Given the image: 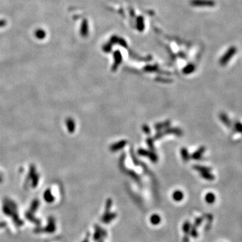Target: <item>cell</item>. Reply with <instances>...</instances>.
I'll list each match as a JSON object with an SVG mask.
<instances>
[{"label":"cell","instance_id":"6da1fadb","mask_svg":"<svg viewBox=\"0 0 242 242\" xmlns=\"http://www.w3.org/2000/svg\"><path fill=\"white\" fill-rule=\"evenodd\" d=\"M237 51L236 48L235 47H231L229 48L228 50H227V52L225 53L222 56V57L219 60V63L222 66H224L227 64L229 61L231 60V59L234 56L235 52Z\"/></svg>","mask_w":242,"mask_h":242},{"label":"cell","instance_id":"7a4b0ae2","mask_svg":"<svg viewBox=\"0 0 242 242\" xmlns=\"http://www.w3.org/2000/svg\"><path fill=\"white\" fill-rule=\"evenodd\" d=\"M190 4L194 7H214L215 2L213 0H191Z\"/></svg>","mask_w":242,"mask_h":242},{"label":"cell","instance_id":"3957f363","mask_svg":"<svg viewBox=\"0 0 242 242\" xmlns=\"http://www.w3.org/2000/svg\"><path fill=\"white\" fill-rule=\"evenodd\" d=\"M138 153H139V154L142 155V156L148 157L153 162H157V155L152 151H147V150H145V149H141L138 151Z\"/></svg>","mask_w":242,"mask_h":242},{"label":"cell","instance_id":"277c9868","mask_svg":"<svg viewBox=\"0 0 242 242\" xmlns=\"http://www.w3.org/2000/svg\"><path fill=\"white\" fill-rule=\"evenodd\" d=\"M114 63L113 66H112V71H115L117 70L118 67L119 66V65L121 64V63L122 62V55H121V53L120 51H116L114 52Z\"/></svg>","mask_w":242,"mask_h":242},{"label":"cell","instance_id":"5b68a950","mask_svg":"<svg viewBox=\"0 0 242 242\" xmlns=\"http://www.w3.org/2000/svg\"><path fill=\"white\" fill-rule=\"evenodd\" d=\"M168 132H169V133H174L176 134V135H179V136L182 134V131H181V130L179 129H171L165 130V131H163V132H159V133L157 134V136H155V138L156 139L160 138L163 134L168 133Z\"/></svg>","mask_w":242,"mask_h":242},{"label":"cell","instance_id":"8992f818","mask_svg":"<svg viewBox=\"0 0 242 242\" xmlns=\"http://www.w3.org/2000/svg\"><path fill=\"white\" fill-rule=\"evenodd\" d=\"M219 119L221 121H222V123H223L225 125L227 126V127H231L232 123H231V121H230V119H229L228 116H227L225 113H224V112L221 113L219 114Z\"/></svg>","mask_w":242,"mask_h":242},{"label":"cell","instance_id":"52a82bcc","mask_svg":"<svg viewBox=\"0 0 242 242\" xmlns=\"http://www.w3.org/2000/svg\"><path fill=\"white\" fill-rule=\"evenodd\" d=\"M127 145V141L125 140L121 141L116 143L113 144L112 146L110 147V150L112 151H117L119 149H121L123 148L125 145Z\"/></svg>","mask_w":242,"mask_h":242},{"label":"cell","instance_id":"ba28073f","mask_svg":"<svg viewBox=\"0 0 242 242\" xmlns=\"http://www.w3.org/2000/svg\"><path fill=\"white\" fill-rule=\"evenodd\" d=\"M205 147H201L198 149V150L193 153L192 155V157L194 159H201L202 156H203V154L205 153Z\"/></svg>","mask_w":242,"mask_h":242},{"label":"cell","instance_id":"9c48e42d","mask_svg":"<svg viewBox=\"0 0 242 242\" xmlns=\"http://www.w3.org/2000/svg\"><path fill=\"white\" fill-rule=\"evenodd\" d=\"M80 34L82 37H87L88 34V24L87 20H84L81 24Z\"/></svg>","mask_w":242,"mask_h":242},{"label":"cell","instance_id":"30bf717a","mask_svg":"<svg viewBox=\"0 0 242 242\" xmlns=\"http://www.w3.org/2000/svg\"><path fill=\"white\" fill-rule=\"evenodd\" d=\"M194 168L196 170H197V171L201 172V173H203V172L211 171V168H209V167H206V166L196 165L194 166Z\"/></svg>","mask_w":242,"mask_h":242},{"label":"cell","instance_id":"8fae6325","mask_svg":"<svg viewBox=\"0 0 242 242\" xmlns=\"http://www.w3.org/2000/svg\"><path fill=\"white\" fill-rule=\"evenodd\" d=\"M195 70V66L193 64H189L184 67V69H183V72L185 74H190V73H192Z\"/></svg>","mask_w":242,"mask_h":242},{"label":"cell","instance_id":"7c38bea8","mask_svg":"<svg viewBox=\"0 0 242 242\" xmlns=\"http://www.w3.org/2000/svg\"><path fill=\"white\" fill-rule=\"evenodd\" d=\"M111 41H112V43L119 44L120 45L123 46V47H124V46L126 47V45H127V44H126V42H125V40L121 39V38H118V37H112V39H111Z\"/></svg>","mask_w":242,"mask_h":242},{"label":"cell","instance_id":"4fadbf2b","mask_svg":"<svg viewBox=\"0 0 242 242\" xmlns=\"http://www.w3.org/2000/svg\"><path fill=\"white\" fill-rule=\"evenodd\" d=\"M201 175L204 179L207 180H213L214 179V176L210 172H203V173H201Z\"/></svg>","mask_w":242,"mask_h":242},{"label":"cell","instance_id":"5bb4252c","mask_svg":"<svg viewBox=\"0 0 242 242\" xmlns=\"http://www.w3.org/2000/svg\"><path fill=\"white\" fill-rule=\"evenodd\" d=\"M35 36L37 39H45L46 37V33L43 30H41V29H39V30H36L35 32Z\"/></svg>","mask_w":242,"mask_h":242},{"label":"cell","instance_id":"9a60e30c","mask_svg":"<svg viewBox=\"0 0 242 242\" xmlns=\"http://www.w3.org/2000/svg\"><path fill=\"white\" fill-rule=\"evenodd\" d=\"M181 155H182V159H184V161H187L189 159V153L188 150L186 148H182L181 149Z\"/></svg>","mask_w":242,"mask_h":242},{"label":"cell","instance_id":"2e32d148","mask_svg":"<svg viewBox=\"0 0 242 242\" xmlns=\"http://www.w3.org/2000/svg\"><path fill=\"white\" fill-rule=\"evenodd\" d=\"M137 28L140 31H142L143 30V29L145 28V23H144V20H143V18H142V17H140V18H139L137 19Z\"/></svg>","mask_w":242,"mask_h":242},{"label":"cell","instance_id":"e0dca14e","mask_svg":"<svg viewBox=\"0 0 242 242\" xmlns=\"http://www.w3.org/2000/svg\"><path fill=\"white\" fill-rule=\"evenodd\" d=\"M183 196H184V194H183V193L182 192H180V191H179V190L174 192V194H173L174 199L175 200V201H181V200L182 199Z\"/></svg>","mask_w":242,"mask_h":242},{"label":"cell","instance_id":"ac0fdd59","mask_svg":"<svg viewBox=\"0 0 242 242\" xmlns=\"http://www.w3.org/2000/svg\"><path fill=\"white\" fill-rule=\"evenodd\" d=\"M206 201L207 202H208L209 203H213L214 201V200H215V196H214L212 193H208L207 195H206Z\"/></svg>","mask_w":242,"mask_h":242},{"label":"cell","instance_id":"d6986e66","mask_svg":"<svg viewBox=\"0 0 242 242\" xmlns=\"http://www.w3.org/2000/svg\"><path fill=\"white\" fill-rule=\"evenodd\" d=\"M170 125V121H166L165 123H160V124H158V125H155V129H157V130H161V129H163L164 128H166L168 127H169Z\"/></svg>","mask_w":242,"mask_h":242},{"label":"cell","instance_id":"ffe728a7","mask_svg":"<svg viewBox=\"0 0 242 242\" xmlns=\"http://www.w3.org/2000/svg\"><path fill=\"white\" fill-rule=\"evenodd\" d=\"M234 129L235 130V131L242 133V123L239 121L235 122L234 125Z\"/></svg>","mask_w":242,"mask_h":242},{"label":"cell","instance_id":"44dd1931","mask_svg":"<svg viewBox=\"0 0 242 242\" xmlns=\"http://www.w3.org/2000/svg\"><path fill=\"white\" fill-rule=\"evenodd\" d=\"M147 145H149V148L151 149V151H154V146H153V139L151 138H148L147 139Z\"/></svg>","mask_w":242,"mask_h":242},{"label":"cell","instance_id":"7402d4cb","mask_svg":"<svg viewBox=\"0 0 242 242\" xmlns=\"http://www.w3.org/2000/svg\"><path fill=\"white\" fill-rule=\"evenodd\" d=\"M142 129L143 130V132H145L146 134H149V132H150V129H149V127L146 125L143 126Z\"/></svg>","mask_w":242,"mask_h":242},{"label":"cell","instance_id":"603a6c76","mask_svg":"<svg viewBox=\"0 0 242 242\" xmlns=\"http://www.w3.org/2000/svg\"><path fill=\"white\" fill-rule=\"evenodd\" d=\"M103 50H104L105 52H110L111 50V46L109 44H107V45H105L104 46V48H103Z\"/></svg>","mask_w":242,"mask_h":242},{"label":"cell","instance_id":"cb8c5ba5","mask_svg":"<svg viewBox=\"0 0 242 242\" xmlns=\"http://www.w3.org/2000/svg\"><path fill=\"white\" fill-rule=\"evenodd\" d=\"M6 24V22L4 20H0V27L4 26Z\"/></svg>","mask_w":242,"mask_h":242}]
</instances>
